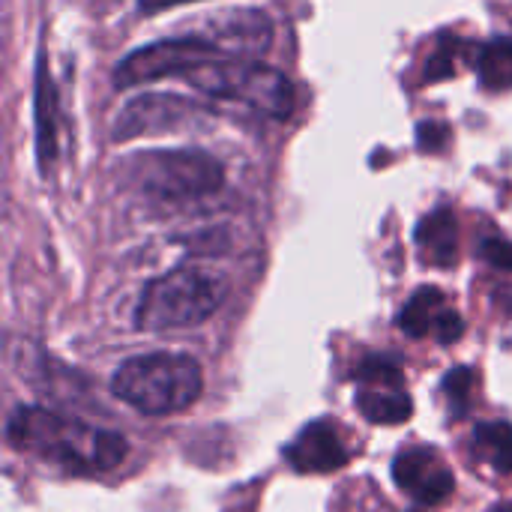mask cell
<instances>
[{
	"instance_id": "obj_1",
	"label": "cell",
	"mask_w": 512,
	"mask_h": 512,
	"mask_svg": "<svg viewBox=\"0 0 512 512\" xmlns=\"http://www.w3.org/2000/svg\"><path fill=\"white\" fill-rule=\"evenodd\" d=\"M6 438L15 450L36 453L69 471H111L126 459L123 435L33 405L12 411Z\"/></svg>"
},
{
	"instance_id": "obj_2",
	"label": "cell",
	"mask_w": 512,
	"mask_h": 512,
	"mask_svg": "<svg viewBox=\"0 0 512 512\" xmlns=\"http://www.w3.org/2000/svg\"><path fill=\"white\" fill-rule=\"evenodd\" d=\"M111 390L129 408L162 417L189 408L204 390V375L198 360H192L189 354L159 351L126 360L114 372Z\"/></svg>"
},
{
	"instance_id": "obj_3",
	"label": "cell",
	"mask_w": 512,
	"mask_h": 512,
	"mask_svg": "<svg viewBox=\"0 0 512 512\" xmlns=\"http://www.w3.org/2000/svg\"><path fill=\"white\" fill-rule=\"evenodd\" d=\"M186 81L216 99H237L249 105L258 114H267L273 120H288L294 114V87L291 81L273 69L264 66L255 57H228L213 54L201 66H195Z\"/></svg>"
},
{
	"instance_id": "obj_4",
	"label": "cell",
	"mask_w": 512,
	"mask_h": 512,
	"mask_svg": "<svg viewBox=\"0 0 512 512\" xmlns=\"http://www.w3.org/2000/svg\"><path fill=\"white\" fill-rule=\"evenodd\" d=\"M228 282L201 267H177L153 279L135 309L141 330H180L207 321L225 300Z\"/></svg>"
},
{
	"instance_id": "obj_5",
	"label": "cell",
	"mask_w": 512,
	"mask_h": 512,
	"mask_svg": "<svg viewBox=\"0 0 512 512\" xmlns=\"http://www.w3.org/2000/svg\"><path fill=\"white\" fill-rule=\"evenodd\" d=\"M120 168L129 186L159 201H189L222 186V165L201 150H144Z\"/></svg>"
},
{
	"instance_id": "obj_6",
	"label": "cell",
	"mask_w": 512,
	"mask_h": 512,
	"mask_svg": "<svg viewBox=\"0 0 512 512\" xmlns=\"http://www.w3.org/2000/svg\"><path fill=\"white\" fill-rule=\"evenodd\" d=\"M213 54H222V51L213 48L201 33L159 39V42L141 45L132 54H126L114 69V84L138 87V84L159 81V78H186L195 66H201Z\"/></svg>"
},
{
	"instance_id": "obj_7",
	"label": "cell",
	"mask_w": 512,
	"mask_h": 512,
	"mask_svg": "<svg viewBox=\"0 0 512 512\" xmlns=\"http://www.w3.org/2000/svg\"><path fill=\"white\" fill-rule=\"evenodd\" d=\"M198 114H204V108L192 99H183L174 93H144V96H135L117 114L114 138L135 141V138H147V135L177 132V129L189 126V120H195Z\"/></svg>"
},
{
	"instance_id": "obj_8",
	"label": "cell",
	"mask_w": 512,
	"mask_h": 512,
	"mask_svg": "<svg viewBox=\"0 0 512 512\" xmlns=\"http://www.w3.org/2000/svg\"><path fill=\"white\" fill-rule=\"evenodd\" d=\"M201 36L228 57H258L273 39V24L261 9H228L210 15Z\"/></svg>"
},
{
	"instance_id": "obj_9",
	"label": "cell",
	"mask_w": 512,
	"mask_h": 512,
	"mask_svg": "<svg viewBox=\"0 0 512 512\" xmlns=\"http://www.w3.org/2000/svg\"><path fill=\"white\" fill-rule=\"evenodd\" d=\"M393 480L402 492H408L423 507H441L456 492L453 471L441 462L438 453L426 447H414L396 456Z\"/></svg>"
},
{
	"instance_id": "obj_10",
	"label": "cell",
	"mask_w": 512,
	"mask_h": 512,
	"mask_svg": "<svg viewBox=\"0 0 512 512\" xmlns=\"http://www.w3.org/2000/svg\"><path fill=\"white\" fill-rule=\"evenodd\" d=\"M285 459L300 474H330L348 465V450L327 420H315L294 438V444H288Z\"/></svg>"
},
{
	"instance_id": "obj_11",
	"label": "cell",
	"mask_w": 512,
	"mask_h": 512,
	"mask_svg": "<svg viewBox=\"0 0 512 512\" xmlns=\"http://www.w3.org/2000/svg\"><path fill=\"white\" fill-rule=\"evenodd\" d=\"M36 99H33V114H36V156L42 171H48L54 165L57 156V93H54V81L48 75L45 57H39L36 63V87H33Z\"/></svg>"
},
{
	"instance_id": "obj_12",
	"label": "cell",
	"mask_w": 512,
	"mask_h": 512,
	"mask_svg": "<svg viewBox=\"0 0 512 512\" xmlns=\"http://www.w3.org/2000/svg\"><path fill=\"white\" fill-rule=\"evenodd\" d=\"M417 243L420 252L429 264L435 267H453L459 258V225L456 216L444 207L426 216L417 228Z\"/></svg>"
},
{
	"instance_id": "obj_13",
	"label": "cell",
	"mask_w": 512,
	"mask_h": 512,
	"mask_svg": "<svg viewBox=\"0 0 512 512\" xmlns=\"http://www.w3.org/2000/svg\"><path fill=\"white\" fill-rule=\"evenodd\" d=\"M357 408L375 426H399L414 414V402L402 390H363L357 396Z\"/></svg>"
},
{
	"instance_id": "obj_14",
	"label": "cell",
	"mask_w": 512,
	"mask_h": 512,
	"mask_svg": "<svg viewBox=\"0 0 512 512\" xmlns=\"http://www.w3.org/2000/svg\"><path fill=\"white\" fill-rule=\"evenodd\" d=\"M474 450L495 471L512 474V426L507 420H489L474 429Z\"/></svg>"
},
{
	"instance_id": "obj_15",
	"label": "cell",
	"mask_w": 512,
	"mask_h": 512,
	"mask_svg": "<svg viewBox=\"0 0 512 512\" xmlns=\"http://www.w3.org/2000/svg\"><path fill=\"white\" fill-rule=\"evenodd\" d=\"M444 309V294L438 288H420L399 312V330L411 339H423Z\"/></svg>"
},
{
	"instance_id": "obj_16",
	"label": "cell",
	"mask_w": 512,
	"mask_h": 512,
	"mask_svg": "<svg viewBox=\"0 0 512 512\" xmlns=\"http://www.w3.org/2000/svg\"><path fill=\"white\" fill-rule=\"evenodd\" d=\"M480 78L489 90L512 87V39H492L480 48Z\"/></svg>"
},
{
	"instance_id": "obj_17",
	"label": "cell",
	"mask_w": 512,
	"mask_h": 512,
	"mask_svg": "<svg viewBox=\"0 0 512 512\" xmlns=\"http://www.w3.org/2000/svg\"><path fill=\"white\" fill-rule=\"evenodd\" d=\"M357 378L366 384H384L387 390H402V369L390 357H369L357 366Z\"/></svg>"
},
{
	"instance_id": "obj_18",
	"label": "cell",
	"mask_w": 512,
	"mask_h": 512,
	"mask_svg": "<svg viewBox=\"0 0 512 512\" xmlns=\"http://www.w3.org/2000/svg\"><path fill=\"white\" fill-rule=\"evenodd\" d=\"M432 333H435V339L441 342V345H453V342H459L462 339V333H465V321H462V315L459 312H453V309H441V315L435 318V327H432Z\"/></svg>"
},
{
	"instance_id": "obj_19",
	"label": "cell",
	"mask_w": 512,
	"mask_h": 512,
	"mask_svg": "<svg viewBox=\"0 0 512 512\" xmlns=\"http://www.w3.org/2000/svg\"><path fill=\"white\" fill-rule=\"evenodd\" d=\"M471 384H474V375H471V369H465V366L450 369V375L444 378V393H447L453 402H459V411H465V402H468Z\"/></svg>"
},
{
	"instance_id": "obj_20",
	"label": "cell",
	"mask_w": 512,
	"mask_h": 512,
	"mask_svg": "<svg viewBox=\"0 0 512 512\" xmlns=\"http://www.w3.org/2000/svg\"><path fill=\"white\" fill-rule=\"evenodd\" d=\"M462 51H465V45H462V42H456V45H450V48H438L435 60H429L426 78L438 81V78H444V75H453V72H456V66H459L456 54H462Z\"/></svg>"
},
{
	"instance_id": "obj_21",
	"label": "cell",
	"mask_w": 512,
	"mask_h": 512,
	"mask_svg": "<svg viewBox=\"0 0 512 512\" xmlns=\"http://www.w3.org/2000/svg\"><path fill=\"white\" fill-rule=\"evenodd\" d=\"M483 258L501 270H512V243L510 240H486L483 243Z\"/></svg>"
},
{
	"instance_id": "obj_22",
	"label": "cell",
	"mask_w": 512,
	"mask_h": 512,
	"mask_svg": "<svg viewBox=\"0 0 512 512\" xmlns=\"http://www.w3.org/2000/svg\"><path fill=\"white\" fill-rule=\"evenodd\" d=\"M186 3H195V0H138V9L144 15H156V12H165V9H174V6H186Z\"/></svg>"
},
{
	"instance_id": "obj_23",
	"label": "cell",
	"mask_w": 512,
	"mask_h": 512,
	"mask_svg": "<svg viewBox=\"0 0 512 512\" xmlns=\"http://www.w3.org/2000/svg\"><path fill=\"white\" fill-rule=\"evenodd\" d=\"M420 141H423V147H429V141H447V126L426 123V126L420 129Z\"/></svg>"
},
{
	"instance_id": "obj_24",
	"label": "cell",
	"mask_w": 512,
	"mask_h": 512,
	"mask_svg": "<svg viewBox=\"0 0 512 512\" xmlns=\"http://www.w3.org/2000/svg\"><path fill=\"white\" fill-rule=\"evenodd\" d=\"M492 512H512V504H504V507H495Z\"/></svg>"
}]
</instances>
